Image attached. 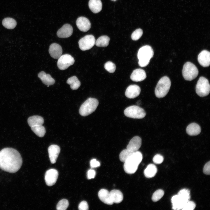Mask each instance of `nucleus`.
Masks as SVG:
<instances>
[{"label":"nucleus","mask_w":210,"mask_h":210,"mask_svg":"<svg viewBox=\"0 0 210 210\" xmlns=\"http://www.w3.org/2000/svg\"><path fill=\"white\" fill-rule=\"evenodd\" d=\"M141 145V139L138 136L134 137L130 141L127 146V149L131 151L134 152L140 148Z\"/></svg>","instance_id":"obj_19"},{"label":"nucleus","mask_w":210,"mask_h":210,"mask_svg":"<svg viewBox=\"0 0 210 210\" xmlns=\"http://www.w3.org/2000/svg\"><path fill=\"white\" fill-rule=\"evenodd\" d=\"M142 158V155L140 152L137 151L134 152L124 162L123 167L125 172L129 174L134 173L137 170Z\"/></svg>","instance_id":"obj_2"},{"label":"nucleus","mask_w":210,"mask_h":210,"mask_svg":"<svg viewBox=\"0 0 210 210\" xmlns=\"http://www.w3.org/2000/svg\"><path fill=\"white\" fill-rule=\"evenodd\" d=\"M110 40L109 38L106 35L99 37L95 41L96 45L98 47H106L107 46L109 43Z\"/></svg>","instance_id":"obj_29"},{"label":"nucleus","mask_w":210,"mask_h":210,"mask_svg":"<svg viewBox=\"0 0 210 210\" xmlns=\"http://www.w3.org/2000/svg\"><path fill=\"white\" fill-rule=\"evenodd\" d=\"M88 6L91 10L94 13L99 12L102 8V3L101 0H90Z\"/></svg>","instance_id":"obj_24"},{"label":"nucleus","mask_w":210,"mask_h":210,"mask_svg":"<svg viewBox=\"0 0 210 210\" xmlns=\"http://www.w3.org/2000/svg\"><path fill=\"white\" fill-rule=\"evenodd\" d=\"M204 173L206 175H209L210 174V162L209 161L204 165L203 169Z\"/></svg>","instance_id":"obj_39"},{"label":"nucleus","mask_w":210,"mask_h":210,"mask_svg":"<svg viewBox=\"0 0 210 210\" xmlns=\"http://www.w3.org/2000/svg\"><path fill=\"white\" fill-rule=\"evenodd\" d=\"M96 175V172L93 169H89L87 173V178L89 179L93 178H94Z\"/></svg>","instance_id":"obj_41"},{"label":"nucleus","mask_w":210,"mask_h":210,"mask_svg":"<svg viewBox=\"0 0 210 210\" xmlns=\"http://www.w3.org/2000/svg\"><path fill=\"white\" fill-rule=\"evenodd\" d=\"M171 85V82L169 78L164 76L158 81L155 87V93L158 98L164 97L168 93Z\"/></svg>","instance_id":"obj_5"},{"label":"nucleus","mask_w":210,"mask_h":210,"mask_svg":"<svg viewBox=\"0 0 210 210\" xmlns=\"http://www.w3.org/2000/svg\"><path fill=\"white\" fill-rule=\"evenodd\" d=\"M32 130L38 136L43 137L46 132L45 128L42 125L33 126L31 127Z\"/></svg>","instance_id":"obj_30"},{"label":"nucleus","mask_w":210,"mask_h":210,"mask_svg":"<svg viewBox=\"0 0 210 210\" xmlns=\"http://www.w3.org/2000/svg\"><path fill=\"white\" fill-rule=\"evenodd\" d=\"M58 176V172L56 169H52L48 170L46 172L45 179L46 184L51 186L56 183Z\"/></svg>","instance_id":"obj_12"},{"label":"nucleus","mask_w":210,"mask_h":210,"mask_svg":"<svg viewBox=\"0 0 210 210\" xmlns=\"http://www.w3.org/2000/svg\"><path fill=\"white\" fill-rule=\"evenodd\" d=\"M124 113L127 117L137 119L143 118L146 115V113L143 108L135 105L127 108L124 111Z\"/></svg>","instance_id":"obj_9"},{"label":"nucleus","mask_w":210,"mask_h":210,"mask_svg":"<svg viewBox=\"0 0 210 210\" xmlns=\"http://www.w3.org/2000/svg\"><path fill=\"white\" fill-rule=\"evenodd\" d=\"M199 64L202 66H209L210 64V53L209 51L204 50L199 54L197 58Z\"/></svg>","instance_id":"obj_15"},{"label":"nucleus","mask_w":210,"mask_h":210,"mask_svg":"<svg viewBox=\"0 0 210 210\" xmlns=\"http://www.w3.org/2000/svg\"><path fill=\"white\" fill-rule=\"evenodd\" d=\"M163 160V157L160 154H157L155 155L153 159V162L155 163L158 164L161 163Z\"/></svg>","instance_id":"obj_37"},{"label":"nucleus","mask_w":210,"mask_h":210,"mask_svg":"<svg viewBox=\"0 0 210 210\" xmlns=\"http://www.w3.org/2000/svg\"><path fill=\"white\" fill-rule=\"evenodd\" d=\"M196 204L194 202L189 200L185 204L181 210H193Z\"/></svg>","instance_id":"obj_36"},{"label":"nucleus","mask_w":210,"mask_h":210,"mask_svg":"<svg viewBox=\"0 0 210 210\" xmlns=\"http://www.w3.org/2000/svg\"><path fill=\"white\" fill-rule=\"evenodd\" d=\"M60 151V148L57 145H52L49 146L48 151L50 160L52 163L56 162Z\"/></svg>","instance_id":"obj_17"},{"label":"nucleus","mask_w":210,"mask_h":210,"mask_svg":"<svg viewBox=\"0 0 210 210\" xmlns=\"http://www.w3.org/2000/svg\"><path fill=\"white\" fill-rule=\"evenodd\" d=\"M22 163L21 155L15 149L6 148L0 151V169L4 171L15 173L20 169Z\"/></svg>","instance_id":"obj_1"},{"label":"nucleus","mask_w":210,"mask_h":210,"mask_svg":"<svg viewBox=\"0 0 210 210\" xmlns=\"http://www.w3.org/2000/svg\"><path fill=\"white\" fill-rule=\"evenodd\" d=\"M109 193L111 199L113 203H119L123 200V195L120 190H113Z\"/></svg>","instance_id":"obj_25"},{"label":"nucleus","mask_w":210,"mask_h":210,"mask_svg":"<svg viewBox=\"0 0 210 210\" xmlns=\"http://www.w3.org/2000/svg\"><path fill=\"white\" fill-rule=\"evenodd\" d=\"M38 77L41 80L43 83L47 85H53L55 83L54 79L48 74H46L43 71H41L38 74Z\"/></svg>","instance_id":"obj_22"},{"label":"nucleus","mask_w":210,"mask_h":210,"mask_svg":"<svg viewBox=\"0 0 210 210\" xmlns=\"http://www.w3.org/2000/svg\"><path fill=\"white\" fill-rule=\"evenodd\" d=\"M186 132L190 136H196L200 134L201 128L200 126L195 123H192L189 124L187 127Z\"/></svg>","instance_id":"obj_23"},{"label":"nucleus","mask_w":210,"mask_h":210,"mask_svg":"<svg viewBox=\"0 0 210 210\" xmlns=\"http://www.w3.org/2000/svg\"><path fill=\"white\" fill-rule=\"evenodd\" d=\"M153 55V50L150 46L146 45L140 48L137 53L139 66L141 67L147 66Z\"/></svg>","instance_id":"obj_4"},{"label":"nucleus","mask_w":210,"mask_h":210,"mask_svg":"<svg viewBox=\"0 0 210 210\" xmlns=\"http://www.w3.org/2000/svg\"><path fill=\"white\" fill-rule=\"evenodd\" d=\"M157 172L156 166L153 164H148L144 171V174L146 177L150 178L155 176Z\"/></svg>","instance_id":"obj_27"},{"label":"nucleus","mask_w":210,"mask_h":210,"mask_svg":"<svg viewBox=\"0 0 210 210\" xmlns=\"http://www.w3.org/2000/svg\"><path fill=\"white\" fill-rule=\"evenodd\" d=\"M43 117L39 116H33L28 119L27 122L30 127L38 125H42L44 123Z\"/></svg>","instance_id":"obj_26"},{"label":"nucleus","mask_w":210,"mask_h":210,"mask_svg":"<svg viewBox=\"0 0 210 210\" xmlns=\"http://www.w3.org/2000/svg\"><path fill=\"white\" fill-rule=\"evenodd\" d=\"M78 209L80 210H88L89 207L87 202L85 201L81 202L78 206Z\"/></svg>","instance_id":"obj_38"},{"label":"nucleus","mask_w":210,"mask_h":210,"mask_svg":"<svg viewBox=\"0 0 210 210\" xmlns=\"http://www.w3.org/2000/svg\"><path fill=\"white\" fill-rule=\"evenodd\" d=\"M73 32V28L70 24H64L57 31V34L58 37L61 38H67L71 36Z\"/></svg>","instance_id":"obj_14"},{"label":"nucleus","mask_w":210,"mask_h":210,"mask_svg":"<svg viewBox=\"0 0 210 210\" xmlns=\"http://www.w3.org/2000/svg\"><path fill=\"white\" fill-rule=\"evenodd\" d=\"M2 24L6 28L8 29H13L16 26L17 22L14 19L10 18H6L2 20Z\"/></svg>","instance_id":"obj_28"},{"label":"nucleus","mask_w":210,"mask_h":210,"mask_svg":"<svg viewBox=\"0 0 210 210\" xmlns=\"http://www.w3.org/2000/svg\"><path fill=\"white\" fill-rule=\"evenodd\" d=\"M78 80L77 77L76 76H73L69 78L66 81L67 83L70 85Z\"/></svg>","instance_id":"obj_43"},{"label":"nucleus","mask_w":210,"mask_h":210,"mask_svg":"<svg viewBox=\"0 0 210 210\" xmlns=\"http://www.w3.org/2000/svg\"><path fill=\"white\" fill-rule=\"evenodd\" d=\"M90 164L92 168H96L100 166V162L95 159L91 160L90 162Z\"/></svg>","instance_id":"obj_40"},{"label":"nucleus","mask_w":210,"mask_h":210,"mask_svg":"<svg viewBox=\"0 0 210 210\" xmlns=\"http://www.w3.org/2000/svg\"><path fill=\"white\" fill-rule=\"evenodd\" d=\"M198 70L196 66L190 62H186L182 71L183 76L187 80L191 81L195 78L198 74Z\"/></svg>","instance_id":"obj_7"},{"label":"nucleus","mask_w":210,"mask_h":210,"mask_svg":"<svg viewBox=\"0 0 210 210\" xmlns=\"http://www.w3.org/2000/svg\"><path fill=\"white\" fill-rule=\"evenodd\" d=\"M76 26L81 31L85 32L89 30L91 28V24L89 20L84 17L78 18L76 22Z\"/></svg>","instance_id":"obj_13"},{"label":"nucleus","mask_w":210,"mask_h":210,"mask_svg":"<svg viewBox=\"0 0 210 210\" xmlns=\"http://www.w3.org/2000/svg\"><path fill=\"white\" fill-rule=\"evenodd\" d=\"M210 91V85L208 79L200 77L196 86V92L198 95L203 97L208 95Z\"/></svg>","instance_id":"obj_8"},{"label":"nucleus","mask_w":210,"mask_h":210,"mask_svg":"<svg viewBox=\"0 0 210 210\" xmlns=\"http://www.w3.org/2000/svg\"><path fill=\"white\" fill-rule=\"evenodd\" d=\"M143 33L142 30L140 28L135 30L132 34L131 37L134 41L139 40L142 36Z\"/></svg>","instance_id":"obj_35"},{"label":"nucleus","mask_w":210,"mask_h":210,"mask_svg":"<svg viewBox=\"0 0 210 210\" xmlns=\"http://www.w3.org/2000/svg\"><path fill=\"white\" fill-rule=\"evenodd\" d=\"M133 153L127 148L123 150L119 155L120 160L121 162H124Z\"/></svg>","instance_id":"obj_31"},{"label":"nucleus","mask_w":210,"mask_h":210,"mask_svg":"<svg viewBox=\"0 0 210 210\" xmlns=\"http://www.w3.org/2000/svg\"><path fill=\"white\" fill-rule=\"evenodd\" d=\"M104 67L106 71L111 73L114 72L116 68L115 64L111 61L106 62L104 64Z\"/></svg>","instance_id":"obj_34"},{"label":"nucleus","mask_w":210,"mask_h":210,"mask_svg":"<svg viewBox=\"0 0 210 210\" xmlns=\"http://www.w3.org/2000/svg\"><path fill=\"white\" fill-rule=\"evenodd\" d=\"M49 52L52 57L55 59H58L62 54V48L59 44L53 43L50 46Z\"/></svg>","instance_id":"obj_18"},{"label":"nucleus","mask_w":210,"mask_h":210,"mask_svg":"<svg viewBox=\"0 0 210 210\" xmlns=\"http://www.w3.org/2000/svg\"><path fill=\"white\" fill-rule=\"evenodd\" d=\"M111 0L115 1V0Z\"/></svg>","instance_id":"obj_44"},{"label":"nucleus","mask_w":210,"mask_h":210,"mask_svg":"<svg viewBox=\"0 0 210 210\" xmlns=\"http://www.w3.org/2000/svg\"><path fill=\"white\" fill-rule=\"evenodd\" d=\"M69 205V202L67 200L63 199L60 200L57 203L56 209L57 210H65Z\"/></svg>","instance_id":"obj_32"},{"label":"nucleus","mask_w":210,"mask_h":210,"mask_svg":"<svg viewBox=\"0 0 210 210\" xmlns=\"http://www.w3.org/2000/svg\"><path fill=\"white\" fill-rule=\"evenodd\" d=\"M98 104L99 102L97 99L88 98L81 106L79 113L83 116H88L95 111Z\"/></svg>","instance_id":"obj_6"},{"label":"nucleus","mask_w":210,"mask_h":210,"mask_svg":"<svg viewBox=\"0 0 210 210\" xmlns=\"http://www.w3.org/2000/svg\"><path fill=\"white\" fill-rule=\"evenodd\" d=\"M146 75L145 71L141 69L134 70L130 76L131 79L135 82L141 81L146 78Z\"/></svg>","instance_id":"obj_20"},{"label":"nucleus","mask_w":210,"mask_h":210,"mask_svg":"<svg viewBox=\"0 0 210 210\" xmlns=\"http://www.w3.org/2000/svg\"><path fill=\"white\" fill-rule=\"evenodd\" d=\"M95 41V37L93 35H86L79 40V47L83 51L89 50L94 45Z\"/></svg>","instance_id":"obj_10"},{"label":"nucleus","mask_w":210,"mask_h":210,"mask_svg":"<svg viewBox=\"0 0 210 210\" xmlns=\"http://www.w3.org/2000/svg\"><path fill=\"white\" fill-rule=\"evenodd\" d=\"M164 194V191L162 190L159 189L157 190L152 195V200L154 202L159 201L163 196Z\"/></svg>","instance_id":"obj_33"},{"label":"nucleus","mask_w":210,"mask_h":210,"mask_svg":"<svg viewBox=\"0 0 210 210\" xmlns=\"http://www.w3.org/2000/svg\"><path fill=\"white\" fill-rule=\"evenodd\" d=\"M139 87L136 85H132L127 88L125 92V96L130 99L134 98L138 96L141 92Z\"/></svg>","instance_id":"obj_16"},{"label":"nucleus","mask_w":210,"mask_h":210,"mask_svg":"<svg viewBox=\"0 0 210 210\" xmlns=\"http://www.w3.org/2000/svg\"><path fill=\"white\" fill-rule=\"evenodd\" d=\"M74 62V58L71 55L65 54L61 55L59 58L57 65L60 69L64 70L73 65Z\"/></svg>","instance_id":"obj_11"},{"label":"nucleus","mask_w":210,"mask_h":210,"mask_svg":"<svg viewBox=\"0 0 210 210\" xmlns=\"http://www.w3.org/2000/svg\"><path fill=\"white\" fill-rule=\"evenodd\" d=\"M98 197L100 200L104 203L108 205H112L113 203L112 201L109 192L105 189H102L99 192Z\"/></svg>","instance_id":"obj_21"},{"label":"nucleus","mask_w":210,"mask_h":210,"mask_svg":"<svg viewBox=\"0 0 210 210\" xmlns=\"http://www.w3.org/2000/svg\"><path fill=\"white\" fill-rule=\"evenodd\" d=\"M190 191L188 189L181 190L177 195L173 196L171 199L172 209L179 210L182 209L185 204L190 199Z\"/></svg>","instance_id":"obj_3"},{"label":"nucleus","mask_w":210,"mask_h":210,"mask_svg":"<svg viewBox=\"0 0 210 210\" xmlns=\"http://www.w3.org/2000/svg\"><path fill=\"white\" fill-rule=\"evenodd\" d=\"M70 85V88L73 90H76L80 87V82L78 80Z\"/></svg>","instance_id":"obj_42"}]
</instances>
